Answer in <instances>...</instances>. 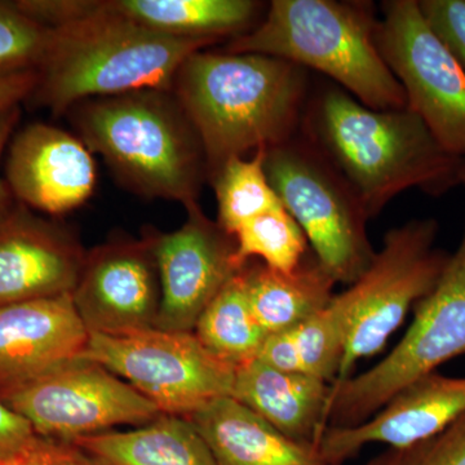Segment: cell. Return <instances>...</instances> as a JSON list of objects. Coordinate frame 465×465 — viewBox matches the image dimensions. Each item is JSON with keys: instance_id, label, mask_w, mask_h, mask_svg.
Segmentation results:
<instances>
[{"instance_id": "6da1fadb", "label": "cell", "mask_w": 465, "mask_h": 465, "mask_svg": "<svg viewBox=\"0 0 465 465\" xmlns=\"http://www.w3.org/2000/svg\"><path fill=\"white\" fill-rule=\"evenodd\" d=\"M302 133L357 195L367 219L407 189L445 194L465 159L446 152L411 110L367 108L341 87L318 92Z\"/></svg>"}, {"instance_id": "7a4b0ae2", "label": "cell", "mask_w": 465, "mask_h": 465, "mask_svg": "<svg viewBox=\"0 0 465 465\" xmlns=\"http://www.w3.org/2000/svg\"><path fill=\"white\" fill-rule=\"evenodd\" d=\"M173 92L200 137L210 179L229 159L295 136L308 79L281 58L202 50L183 61Z\"/></svg>"}, {"instance_id": "3957f363", "label": "cell", "mask_w": 465, "mask_h": 465, "mask_svg": "<svg viewBox=\"0 0 465 465\" xmlns=\"http://www.w3.org/2000/svg\"><path fill=\"white\" fill-rule=\"evenodd\" d=\"M72 11L66 23L51 27L38 82L27 99L54 114L97 97L173 91L183 61L217 43L154 32L109 11L104 2L73 0Z\"/></svg>"}, {"instance_id": "277c9868", "label": "cell", "mask_w": 465, "mask_h": 465, "mask_svg": "<svg viewBox=\"0 0 465 465\" xmlns=\"http://www.w3.org/2000/svg\"><path fill=\"white\" fill-rule=\"evenodd\" d=\"M73 124L91 153L128 188L150 198L198 203L208 179L200 137L173 91L142 90L76 104Z\"/></svg>"}, {"instance_id": "5b68a950", "label": "cell", "mask_w": 465, "mask_h": 465, "mask_svg": "<svg viewBox=\"0 0 465 465\" xmlns=\"http://www.w3.org/2000/svg\"><path fill=\"white\" fill-rule=\"evenodd\" d=\"M378 25L370 3L273 0L264 20L232 38L224 52L317 70L367 108H407L405 91L376 45Z\"/></svg>"}, {"instance_id": "8992f818", "label": "cell", "mask_w": 465, "mask_h": 465, "mask_svg": "<svg viewBox=\"0 0 465 465\" xmlns=\"http://www.w3.org/2000/svg\"><path fill=\"white\" fill-rule=\"evenodd\" d=\"M465 354V222L463 237L436 289L419 302L402 341L363 374L333 381L326 428L365 423L400 391Z\"/></svg>"}, {"instance_id": "52a82bcc", "label": "cell", "mask_w": 465, "mask_h": 465, "mask_svg": "<svg viewBox=\"0 0 465 465\" xmlns=\"http://www.w3.org/2000/svg\"><path fill=\"white\" fill-rule=\"evenodd\" d=\"M266 176L284 210L311 242L320 264L336 282L353 284L375 252L367 216L335 167L305 137L265 150Z\"/></svg>"}, {"instance_id": "ba28073f", "label": "cell", "mask_w": 465, "mask_h": 465, "mask_svg": "<svg viewBox=\"0 0 465 465\" xmlns=\"http://www.w3.org/2000/svg\"><path fill=\"white\" fill-rule=\"evenodd\" d=\"M437 235L439 223L433 219L391 229L365 273L344 291L351 322L335 381L348 379L358 361L379 353L410 309L436 289L450 259L434 244Z\"/></svg>"}, {"instance_id": "9c48e42d", "label": "cell", "mask_w": 465, "mask_h": 465, "mask_svg": "<svg viewBox=\"0 0 465 465\" xmlns=\"http://www.w3.org/2000/svg\"><path fill=\"white\" fill-rule=\"evenodd\" d=\"M82 358L124 379L166 415L188 418L232 396L234 385L235 369L211 354L194 332L90 333Z\"/></svg>"}, {"instance_id": "30bf717a", "label": "cell", "mask_w": 465, "mask_h": 465, "mask_svg": "<svg viewBox=\"0 0 465 465\" xmlns=\"http://www.w3.org/2000/svg\"><path fill=\"white\" fill-rule=\"evenodd\" d=\"M0 401L43 439L73 442L119 425H145L158 407L105 367L76 358L0 391Z\"/></svg>"}, {"instance_id": "8fae6325", "label": "cell", "mask_w": 465, "mask_h": 465, "mask_svg": "<svg viewBox=\"0 0 465 465\" xmlns=\"http://www.w3.org/2000/svg\"><path fill=\"white\" fill-rule=\"evenodd\" d=\"M376 45L415 113L446 152L465 158V72L416 0L382 3Z\"/></svg>"}, {"instance_id": "7c38bea8", "label": "cell", "mask_w": 465, "mask_h": 465, "mask_svg": "<svg viewBox=\"0 0 465 465\" xmlns=\"http://www.w3.org/2000/svg\"><path fill=\"white\" fill-rule=\"evenodd\" d=\"M186 222L171 232H146L157 262L161 308L154 329L194 332L201 314L241 271L235 240L198 203L185 207Z\"/></svg>"}, {"instance_id": "4fadbf2b", "label": "cell", "mask_w": 465, "mask_h": 465, "mask_svg": "<svg viewBox=\"0 0 465 465\" xmlns=\"http://www.w3.org/2000/svg\"><path fill=\"white\" fill-rule=\"evenodd\" d=\"M72 299L90 333L154 329L162 292L148 237L109 242L87 252Z\"/></svg>"}, {"instance_id": "5bb4252c", "label": "cell", "mask_w": 465, "mask_h": 465, "mask_svg": "<svg viewBox=\"0 0 465 465\" xmlns=\"http://www.w3.org/2000/svg\"><path fill=\"white\" fill-rule=\"evenodd\" d=\"M5 182L18 203L48 215H64L91 197L96 164L79 137L36 122L12 136Z\"/></svg>"}, {"instance_id": "9a60e30c", "label": "cell", "mask_w": 465, "mask_h": 465, "mask_svg": "<svg viewBox=\"0 0 465 465\" xmlns=\"http://www.w3.org/2000/svg\"><path fill=\"white\" fill-rule=\"evenodd\" d=\"M85 256L72 232L17 203L0 222V307L72 295Z\"/></svg>"}, {"instance_id": "2e32d148", "label": "cell", "mask_w": 465, "mask_h": 465, "mask_svg": "<svg viewBox=\"0 0 465 465\" xmlns=\"http://www.w3.org/2000/svg\"><path fill=\"white\" fill-rule=\"evenodd\" d=\"M465 415V378L423 376L391 397L365 423L326 428L317 443L329 465H341L367 445L402 449L436 436Z\"/></svg>"}, {"instance_id": "e0dca14e", "label": "cell", "mask_w": 465, "mask_h": 465, "mask_svg": "<svg viewBox=\"0 0 465 465\" xmlns=\"http://www.w3.org/2000/svg\"><path fill=\"white\" fill-rule=\"evenodd\" d=\"M88 339L72 295L0 307V391L81 358Z\"/></svg>"}, {"instance_id": "ac0fdd59", "label": "cell", "mask_w": 465, "mask_h": 465, "mask_svg": "<svg viewBox=\"0 0 465 465\" xmlns=\"http://www.w3.org/2000/svg\"><path fill=\"white\" fill-rule=\"evenodd\" d=\"M217 465H329L316 446L284 436L232 396L189 415Z\"/></svg>"}, {"instance_id": "d6986e66", "label": "cell", "mask_w": 465, "mask_h": 465, "mask_svg": "<svg viewBox=\"0 0 465 465\" xmlns=\"http://www.w3.org/2000/svg\"><path fill=\"white\" fill-rule=\"evenodd\" d=\"M331 385L308 374L278 371L255 360L235 370L232 397L296 442L316 446L326 430Z\"/></svg>"}, {"instance_id": "ffe728a7", "label": "cell", "mask_w": 465, "mask_h": 465, "mask_svg": "<svg viewBox=\"0 0 465 465\" xmlns=\"http://www.w3.org/2000/svg\"><path fill=\"white\" fill-rule=\"evenodd\" d=\"M241 271L251 309L268 335L296 329L316 316L331 302L338 283L317 258L304 259L292 273L253 260Z\"/></svg>"}, {"instance_id": "44dd1931", "label": "cell", "mask_w": 465, "mask_h": 465, "mask_svg": "<svg viewBox=\"0 0 465 465\" xmlns=\"http://www.w3.org/2000/svg\"><path fill=\"white\" fill-rule=\"evenodd\" d=\"M104 465H217L194 425L162 414L128 432L109 430L73 440Z\"/></svg>"}, {"instance_id": "7402d4cb", "label": "cell", "mask_w": 465, "mask_h": 465, "mask_svg": "<svg viewBox=\"0 0 465 465\" xmlns=\"http://www.w3.org/2000/svg\"><path fill=\"white\" fill-rule=\"evenodd\" d=\"M104 5L154 32L217 42L249 32L260 8L251 0H104Z\"/></svg>"}, {"instance_id": "603a6c76", "label": "cell", "mask_w": 465, "mask_h": 465, "mask_svg": "<svg viewBox=\"0 0 465 465\" xmlns=\"http://www.w3.org/2000/svg\"><path fill=\"white\" fill-rule=\"evenodd\" d=\"M194 333L211 354L232 369L258 360L268 333L251 309L242 271L204 309Z\"/></svg>"}, {"instance_id": "cb8c5ba5", "label": "cell", "mask_w": 465, "mask_h": 465, "mask_svg": "<svg viewBox=\"0 0 465 465\" xmlns=\"http://www.w3.org/2000/svg\"><path fill=\"white\" fill-rule=\"evenodd\" d=\"M265 150H256L250 159H229L208 179L215 191L217 224L228 234L234 235L253 217L283 207L266 176Z\"/></svg>"}, {"instance_id": "d4e9b609", "label": "cell", "mask_w": 465, "mask_h": 465, "mask_svg": "<svg viewBox=\"0 0 465 465\" xmlns=\"http://www.w3.org/2000/svg\"><path fill=\"white\" fill-rule=\"evenodd\" d=\"M232 237L235 264L240 269L251 260L260 259L274 271L292 273L307 252V237L284 207L253 217Z\"/></svg>"}, {"instance_id": "484cf974", "label": "cell", "mask_w": 465, "mask_h": 465, "mask_svg": "<svg viewBox=\"0 0 465 465\" xmlns=\"http://www.w3.org/2000/svg\"><path fill=\"white\" fill-rule=\"evenodd\" d=\"M351 309L344 292L316 316L293 329L305 374L323 381H335L351 330Z\"/></svg>"}, {"instance_id": "4316f807", "label": "cell", "mask_w": 465, "mask_h": 465, "mask_svg": "<svg viewBox=\"0 0 465 465\" xmlns=\"http://www.w3.org/2000/svg\"><path fill=\"white\" fill-rule=\"evenodd\" d=\"M51 27L21 11L15 2H0V76L38 70Z\"/></svg>"}, {"instance_id": "83f0119b", "label": "cell", "mask_w": 465, "mask_h": 465, "mask_svg": "<svg viewBox=\"0 0 465 465\" xmlns=\"http://www.w3.org/2000/svg\"><path fill=\"white\" fill-rule=\"evenodd\" d=\"M375 465H465V415L442 432L372 459Z\"/></svg>"}, {"instance_id": "f1b7e54d", "label": "cell", "mask_w": 465, "mask_h": 465, "mask_svg": "<svg viewBox=\"0 0 465 465\" xmlns=\"http://www.w3.org/2000/svg\"><path fill=\"white\" fill-rule=\"evenodd\" d=\"M418 3L430 30L465 72V0H420Z\"/></svg>"}, {"instance_id": "f546056e", "label": "cell", "mask_w": 465, "mask_h": 465, "mask_svg": "<svg viewBox=\"0 0 465 465\" xmlns=\"http://www.w3.org/2000/svg\"><path fill=\"white\" fill-rule=\"evenodd\" d=\"M0 465H104L74 443L36 437L25 448L0 459Z\"/></svg>"}, {"instance_id": "4dcf8cb0", "label": "cell", "mask_w": 465, "mask_h": 465, "mask_svg": "<svg viewBox=\"0 0 465 465\" xmlns=\"http://www.w3.org/2000/svg\"><path fill=\"white\" fill-rule=\"evenodd\" d=\"M258 361L278 371L305 374L293 330L266 336Z\"/></svg>"}, {"instance_id": "1f68e13d", "label": "cell", "mask_w": 465, "mask_h": 465, "mask_svg": "<svg viewBox=\"0 0 465 465\" xmlns=\"http://www.w3.org/2000/svg\"><path fill=\"white\" fill-rule=\"evenodd\" d=\"M36 437L32 425L0 401V459L25 448Z\"/></svg>"}, {"instance_id": "d6a6232c", "label": "cell", "mask_w": 465, "mask_h": 465, "mask_svg": "<svg viewBox=\"0 0 465 465\" xmlns=\"http://www.w3.org/2000/svg\"><path fill=\"white\" fill-rule=\"evenodd\" d=\"M21 118L20 105L9 106L0 110V162L3 153L7 148L9 140L14 136L15 128L17 127ZM18 202L12 194L7 182L0 176V222L5 219L17 206Z\"/></svg>"}, {"instance_id": "836d02e7", "label": "cell", "mask_w": 465, "mask_h": 465, "mask_svg": "<svg viewBox=\"0 0 465 465\" xmlns=\"http://www.w3.org/2000/svg\"><path fill=\"white\" fill-rule=\"evenodd\" d=\"M36 82H38V70H27V72L0 76V110L20 105L21 101L29 99Z\"/></svg>"}, {"instance_id": "e575fe53", "label": "cell", "mask_w": 465, "mask_h": 465, "mask_svg": "<svg viewBox=\"0 0 465 465\" xmlns=\"http://www.w3.org/2000/svg\"><path fill=\"white\" fill-rule=\"evenodd\" d=\"M459 183H464L465 185V161L463 166L460 168V171H459Z\"/></svg>"}, {"instance_id": "d590c367", "label": "cell", "mask_w": 465, "mask_h": 465, "mask_svg": "<svg viewBox=\"0 0 465 465\" xmlns=\"http://www.w3.org/2000/svg\"><path fill=\"white\" fill-rule=\"evenodd\" d=\"M366 465H375L374 460L370 461V463H367Z\"/></svg>"}]
</instances>
